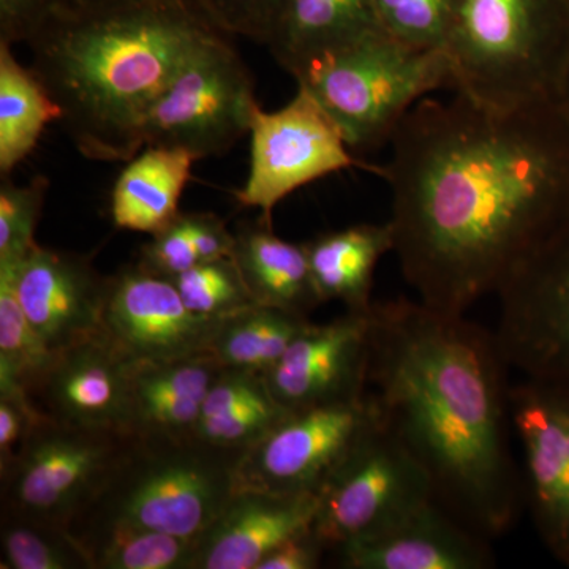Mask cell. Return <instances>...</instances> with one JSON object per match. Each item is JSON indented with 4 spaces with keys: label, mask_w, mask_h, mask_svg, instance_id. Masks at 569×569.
Returning a JSON list of instances; mask_svg holds the SVG:
<instances>
[{
    "label": "cell",
    "mask_w": 569,
    "mask_h": 569,
    "mask_svg": "<svg viewBox=\"0 0 569 569\" xmlns=\"http://www.w3.org/2000/svg\"><path fill=\"white\" fill-rule=\"evenodd\" d=\"M389 146L395 253L437 312L466 316L497 295L569 211V121L556 99L496 108L426 97Z\"/></svg>",
    "instance_id": "6da1fadb"
},
{
    "label": "cell",
    "mask_w": 569,
    "mask_h": 569,
    "mask_svg": "<svg viewBox=\"0 0 569 569\" xmlns=\"http://www.w3.org/2000/svg\"><path fill=\"white\" fill-rule=\"evenodd\" d=\"M508 369L496 332L466 316L373 302L367 391L426 468L438 503L490 541L526 508Z\"/></svg>",
    "instance_id": "7a4b0ae2"
},
{
    "label": "cell",
    "mask_w": 569,
    "mask_h": 569,
    "mask_svg": "<svg viewBox=\"0 0 569 569\" xmlns=\"http://www.w3.org/2000/svg\"><path fill=\"white\" fill-rule=\"evenodd\" d=\"M213 28L198 0L111 10L61 6L28 41L31 69L86 159L129 162L144 148L152 104Z\"/></svg>",
    "instance_id": "3957f363"
},
{
    "label": "cell",
    "mask_w": 569,
    "mask_h": 569,
    "mask_svg": "<svg viewBox=\"0 0 569 569\" xmlns=\"http://www.w3.org/2000/svg\"><path fill=\"white\" fill-rule=\"evenodd\" d=\"M443 51L452 92L496 108L552 100L569 51V13L552 0H451Z\"/></svg>",
    "instance_id": "277c9868"
},
{
    "label": "cell",
    "mask_w": 569,
    "mask_h": 569,
    "mask_svg": "<svg viewBox=\"0 0 569 569\" xmlns=\"http://www.w3.org/2000/svg\"><path fill=\"white\" fill-rule=\"evenodd\" d=\"M238 462V456L197 438L130 437L69 530L130 526L194 541L233 496Z\"/></svg>",
    "instance_id": "5b68a950"
},
{
    "label": "cell",
    "mask_w": 569,
    "mask_h": 569,
    "mask_svg": "<svg viewBox=\"0 0 569 569\" xmlns=\"http://www.w3.org/2000/svg\"><path fill=\"white\" fill-rule=\"evenodd\" d=\"M293 78L335 119L353 152L389 144L415 104L455 91L443 51L411 47L383 29L318 56Z\"/></svg>",
    "instance_id": "8992f818"
},
{
    "label": "cell",
    "mask_w": 569,
    "mask_h": 569,
    "mask_svg": "<svg viewBox=\"0 0 569 569\" xmlns=\"http://www.w3.org/2000/svg\"><path fill=\"white\" fill-rule=\"evenodd\" d=\"M227 36L213 28L187 52L149 111L144 148H179L200 160L222 156L250 132L260 104L252 74Z\"/></svg>",
    "instance_id": "52a82bcc"
},
{
    "label": "cell",
    "mask_w": 569,
    "mask_h": 569,
    "mask_svg": "<svg viewBox=\"0 0 569 569\" xmlns=\"http://www.w3.org/2000/svg\"><path fill=\"white\" fill-rule=\"evenodd\" d=\"M130 437L62 425L43 415L17 455L0 467L2 511L69 530Z\"/></svg>",
    "instance_id": "ba28073f"
},
{
    "label": "cell",
    "mask_w": 569,
    "mask_h": 569,
    "mask_svg": "<svg viewBox=\"0 0 569 569\" xmlns=\"http://www.w3.org/2000/svg\"><path fill=\"white\" fill-rule=\"evenodd\" d=\"M433 498L426 468L380 415L318 492L312 530L326 549L336 550L387 529Z\"/></svg>",
    "instance_id": "9c48e42d"
},
{
    "label": "cell",
    "mask_w": 569,
    "mask_h": 569,
    "mask_svg": "<svg viewBox=\"0 0 569 569\" xmlns=\"http://www.w3.org/2000/svg\"><path fill=\"white\" fill-rule=\"evenodd\" d=\"M249 133L250 170L236 200L260 209L268 223L283 198L325 176L350 168L383 174V167L353 157L335 119L302 86L280 110L258 107Z\"/></svg>",
    "instance_id": "30bf717a"
},
{
    "label": "cell",
    "mask_w": 569,
    "mask_h": 569,
    "mask_svg": "<svg viewBox=\"0 0 569 569\" xmlns=\"http://www.w3.org/2000/svg\"><path fill=\"white\" fill-rule=\"evenodd\" d=\"M496 337L511 369L569 381V211L497 291Z\"/></svg>",
    "instance_id": "8fae6325"
},
{
    "label": "cell",
    "mask_w": 569,
    "mask_h": 569,
    "mask_svg": "<svg viewBox=\"0 0 569 569\" xmlns=\"http://www.w3.org/2000/svg\"><path fill=\"white\" fill-rule=\"evenodd\" d=\"M380 421L369 391L358 399L290 411L239 459L236 490L316 493Z\"/></svg>",
    "instance_id": "7c38bea8"
},
{
    "label": "cell",
    "mask_w": 569,
    "mask_h": 569,
    "mask_svg": "<svg viewBox=\"0 0 569 569\" xmlns=\"http://www.w3.org/2000/svg\"><path fill=\"white\" fill-rule=\"evenodd\" d=\"M509 397L523 505L550 556L569 568V381L526 377Z\"/></svg>",
    "instance_id": "4fadbf2b"
},
{
    "label": "cell",
    "mask_w": 569,
    "mask_h": 569,
    "mask_svg": "<svg viewBox=\"0 0 569 569\" xmlns=\"http://www.w3.org/2000/svg\"><path fill=\"white\" fill-rule=\"evenodd\" d=\"M219 323L194 316L171 280L137 263L108 277L102 332L132 365L209 355Z\"/></svg>",
    "instance_id": "5bb4252c"
},
{
    "label": "cell",
    "mask_w": 569,
    "mask_h": 569,
    "mask_svg": "<svg viewBox=\"0 0 569 569\" xmlns=\"http://www.w3.org/2000/svg\"><path fill=\"white\" fill-rule=\"evenodd\" d=\"M373 306V305H372ZM370 307L329 323H310L268 373L266 383L288 411L358 399L367 392Z\"/></svg>",
    "instance_id": "9a60e30c"
},
{
    "label": "cell",
    "mask_w": 569,
    "mask_h": 569,
    "mask_svg": "<svg viewBox=\"0 0 569 569\" xmlns=\"http://www.w3.org/2000/svg\"><path fill=\"white\" fill-rule=\"evenodd\" d=\"M130 380L132 362L100 331L58 351L29 397L62 425L130 436Z\"/></svg>",
    "instance_id": "2e32d148"
},
{
    "label": "cell",
    "mask_w": 569,
    "mask_h": 569,
    "mask_svg": "<svg viewBox=\"0 0 569 569\" xmlns=\"http://www.w3.org/2000/svg\"><path fill=\"white\" fill-rule=\"evenodd\" d=\"M11 268L18 301L51 351L102 331L108 277L91 258L37 246Z\"/></svg>",
    "instance_id": "e0dca14e"
},
{
    "label": "cell",
    "mask_w": 569,
    "mask_h": 569,
    "mask_svg": "<svg viewBox=\"0 0 569 569\" xmlns=\"http://www.w3.org/2000/svg\"><path fill=\"white\" fill-rule=\"evenodd\" d=\"M347 569H489L490 539L471 529L436 498L387 529L336 549Z\"/></svg>",
    "instance_id": "ac0fdd59"
},
{
    "label": "cell",
    "mask_w": 569,
    "mask_h": 569,
    "mask_svg": "<svg viewBox=\"0 0 569 569\" xmlns=\"http://www.w3.org/2000/svg\"><path fill=\"white\" fill-rule=\"evenodd\" d=\"M316 493L234 490L222 512L193 542L192 569H257L268 553L316 519Z\"/></svg>",
    "instance_id": "d6986e66"
},
{
    "label": "cell",
    "mask_w": 569,
    "mask_h": 569,
    "mask_svg": "<svg viewBox=\"0 0 569 569\" xmlns=\"http://www.w3.org/2000/svg\"><path fill=\"white\" fill-rule=\"evenodd\" d=\"M223 367L211 355L132 365L130 436L189 440Z\"/></svg>",
    "instance_id": "ffe728a7"
},
{
    "label": "cell",
    "mask_w": 569,
    "mask_h": 569,
    "mask_svg": "<svg viewBox=\"0 0 569 569\" xmlns=\"http://www.w3.org/2000/svg\"><path fill=\"white\" fill-rule=\"evenodd\" d=\"M234 236L233 260L257 305L307 318L323 305L305 244L283 241L261 219L241 224Z\"/></svg>",
    "instance_id": "44dd1931"
},
{
    "label": "cell",
    "mask_w": 569,
    "mask_h": 569,
    "mask_svg": "<svg viewBox=\"0 0 569 569\" xmlns=\"http://www.w3.org/2000/svg\"><path fill=\"white\" fill-rule=\"evenodd\" d=\"M192 153L167 146H146L116 179L111 192L112 223L122 230L157 234L174 222L190 179Z\"/></svg>",
    "instance_id": "7402d4cb"
},
{
    "label": "cell",
    "mask_w": 569,
    "mask_h": 569,
    "mask_svg": "<svg viewBox=\"0 0 569 569\" xmlns=\"http://www.w3.org/2000/svg\"><path fill=\"white\" fill-rule=\"evenodd\" d=\"M321 301H340L347 310L372 307L373 277L381 258L395 252L391 223H359L305 242Z\"/></svg>",
    "instance_id": "603a6c76"
},
{
    "label": "cell",
    "mask_w": 569,
    "mask_h": 569,
    "mask_svg": "<svg viewBox=\"0 0 569 569\" xmlns=\"http://www.w3.org/2000/svg\"><path fill=\"white\" fill-rule=\"evenodd\" d=\"M288 413L263 373L223 369L206 396L193 438L241 459Z\"/></svg>",
    "instance_id": "cb8c5ba5"
},
{
    "label": "cell",
    "mask_w": 569,
    "mask_h": 569,
    "mask_svg": "<svg viewBox=\"0 0 569 569\" xmlns=\"http://www.w3.org/2000/svg\"><path fill=\"white\" fill-rule=\"evenodd\" d=\"M381 29L372 0H287L269 50L291 77L325 52Z\"/></svg>",
    "instance_id": "d4e9b609"
},
{
    "label": "cell",
    "mask_w": 569,
    "mask_h": 569,
    "mask_svg": "<svg viewBox=\"0 0 569 569\" xmlns=\"http://www.w3.org/2000/svg\"><path fill=\"white\" fill-rule=\"evenodd\" d=\"M52 100L32 69H26L0 41V174L9 176L39 142L48 123L61 121Z\"/></svg>",
    "instance_id": "484cf974"
},
{
    "label": "cell",
    "mask_w": 569,
    "mask_h": 569,
    "mask_svg": "<svg viewBox=\"0 0 569 569\" xmlns=\"http://www.w3.org/2000/svg\"><path fill=\"white\" fill-rule=\"evenodd\" d=\"M310 323V318L253 305L220 320L209 355L223 369L250 370L266 376Z\"/></svg>",
    "instance_id": "4316f807"
},
{
    "label": "cell",
    "mask_w": 569,
    "mask_h": 569,
    "mask_svg": "<svg viewBox=\"0 0 569 569\" xmlns=\"http://www.w3.org/2000/svg\"><path fill=\"white\" fill-rule=\"evenodd\" d=\"M91 569H192L193 539L130 526L69 530Z\"/></svg>",
    "instance_id": "83f0119b"
},
{
    "label": "cell",
    "mask_w": 569,
    "mask_h": 569,
    "mask_svg": "<svg viewBox=\"0 0 569 569\" xmlns=\"http://www.w3.org/2000/svg\"><path fill=\"white\" fill-rule=\"evenodd\" d=\"M54 355L18 301L13 268L0 266V392L31 395Z\"/></svg>",
    "instance_id": "f1b7e54d"
},
{
    "label": "cell",
    "mask_w": 569,
    "mask_h": 569,
    "mask_svg": "<svg viewBox=\"0 0 569 569\" xmlns=\"http://www.w3.org/2000/svg\"><path fill=\"white\" fill-rule=\"evenodd\" d=\"M2 568L91 569L88 557L69 530L2 511Z\"/></svg>",
    "instance_id": "f546056e"
},
{
    "label": "cell",
    "mask_w": 569,
    "mask_h": 569,
    "mask_svg": "<svg viewBox=\"0 0 569 569\" xmlns=\"http://www.w3.org/2000/svg\"><path fill=\"white\" fill-rule=\"evenodd\" d=\"M171 282L198 317L222 320L257 305L233 257L198 263Z\"/></svg>",
    "instance_id": "4dcf8cb0"
},
{
    "label": "cell",
    "mask_w": 569,
    "mask_h": 569,
    "mask_svg": "<svg viewBox=\"0 0 569 569\" xmlns=\"http://www.w3.org/2000/svg\"><path fill=\"white\" fill-rule=\"evenodd\" d=\"M48 179L36 176L26 186H17L3 176L0 183V266H18L36 249Z\"/></svg>",
    "instance_id": "1f68e13d"
},
{
    "label": "cell",
    "mask_w": 569,
    "mask_h": 569,
    "mask_svg": "<svg viewBox=\"0 0 569 569\" xmlns=\"http://www.w3.org/2000/svg\"><path fill=\"white\" fill-rule=\"evenodd\" d=\"M372 3L378 26L389 36L422 50L443 51L451 0H372Z\"/></svg>",
    "instance_id": "d6a6232c"
},
{
    "label": "cell",
    "mask_w": 569,
    "mask_h": 569,
    "mask_svg": "<svg viewBox=\"0 0 569 569\" xmlns=\"http://www.w3.org/2000/svg\"><path fill=\"white\" fill-rule=\"evenodd\" d=\"M213 24L228 36L268 43L287 0H198Z\"/></svg>",
    "instance_id": "836d02e7"
},
{
    "label": "cell",
    "mask_w": 569,
    "mask_h": 569,
    "mask_svg": "<svg viewBox=\"0 0 569 569\" xmlns=\"http://www.w3.org/2000/svg\"><path fill=\"white\" fill-rule=\"evenodd\" d=\"M198 263H201L200 257L190 238L183 212L164 230L153 234L148 244L141 247L137 261L144 271L167 280L176 279Z\"/></svg>",
    "instance_id": "e575fe53"
},
{
    "label": "cell",
    "mask_w": 569,
    "mask_h": 569,
    "mask_svg": "<svg viewBox=\"0 0 569 569\" xmlns=\"http://www.w3.org/2000/svg\"><path fill=\"white\" fill-rule=\"evenodd\" d=\"M41 417L28 392H0V467L17 455Z\"/></svg>",
    "instance_id": "d590c367"
},
{
    "label": "cell",
    "mask_w": 569,
    "mask_h": 569,
    "mask_svg": "<svg viewBox=\"0 0 569 569\" xmlns=\"http://www.w3.org/2000/svg\"><path fill=\"white\" fill-rule=\"evenodd\" d=\"M62 0H0V41L28 43Z\"/></svg>",
    "instance_id": "8d00e7d4"
},
{
    "label": "cell",
    "mask_w": 569,
    "mask_h": 569,
    "mask_svg": "<svg viewBox=\"0 0 569 569\" xmlns=\"http://www.w3.org/2000/svg\"><path fill=\"white\" fill-rule=\"evenodd\" d=\"M183 216L201 263L233 257L236 236L220 217L209 212H186Z\"/></svg>",
    "instance_id": "74e56055"
},
{
    "label": "cell",
    "mask_w": 569,
    "mask_h": 569,
    "mask_svg": "<svg viewBox=\"0 0 569 569\" xmlns=\"http://www.w3.org/2000/svg\"><path fill=\"white\" fill-rule=\"evenodd\" d=\"M326 546L313 533L312 527L299 531L277 546L257 569H316L321 567Z\"/></svg>",
    "instance_id": "f35d334b"
},
{
    "label": "cell",
    "mask_w": 569,
    "mask_h": 569,
    "mask_svg": "<svg viewBox=\"0 0 569 569\" xmlns=\"http://www.w3.org/2000/svg\"><path fill=\"white\" fill-rule=\"evenodd\" d=\"M148 2H153V0H62V6L77 10H111Z\"/></svg>",
    "instance_id": "ab89813d"
},
{
    "label": "cell",
    "mask_w": 569,
    "mask_h": 569,
    "mask_svg": "<svg viewBox=\"0 0 569 569\" xmlns=\"http://www.w3.org/2000/svg\"><path fill=\"white\" fill-rule=\"evenodd\" d=\"M556 100L569 121V51L567 61L563 63V70H561L559 86H557Z\"/></svg>",
    "instance_id": "60d3db41"
}]
</instances>
